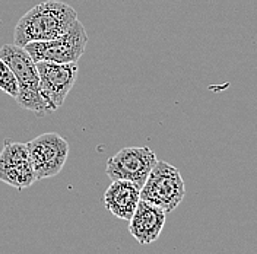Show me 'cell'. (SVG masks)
<instances>
[{
	"label": "cell",
	"instance_id": "obj_1",
	"mask_svg": "<svg viewBox=\"0 0 257 254\" xmlns=\"http://www.w3.org/2000/svg\"><path fill=\"white\" fill-rule=\"evenodd\" d=\"M78 21V12L64 2L46 0L35 5L16 22L14 44L24 47L32 41L54 40Z\"/></svg>",
	"mask_w": 257,
	"mask_h": 254
},
{
	"label": "cell",
	"instance_id": "obj_2",
	"mask_svg": "<svg viewBox=\"0 0 257 254\" xmlns=\"http://www.w3.org/2000/svg\"><path fill=\"white\" fill-rule=\"evenodd\" d=\"M0 59L9 66L18 82L16 102L37 117H46L51 114L44 98L40 94V78L37 63L32 60L28 51L16 44H5L0 47Z\"/></svg>",
	"mask_w": 257,
	"mask_h": 254
},
{
	"label": "cell",
	"instance_id": "obj_3",
	"mask_svg": "<svg viewBox=\"0 0 257 254\" xmlns=\"http://www.w3.org/2000/svg\"><path fill=\"white\" fill-rule=\"evenodd\" d=\"M186 196L183 177L174 165L157 161L141 189V200L160 206L165 213L176 209Z\"/></svg>",
	"mask_w": 257,
	"mask_h": 254
},
{
	"label": "cell",
	"instance_id": "obj_4",
	"mask_svg": "<svg viewBox=\"0 0 257 254\" xmlns=\"http://www.w3.org/2000/svg\"><path fill=\"white\" fill-rule=\"evenodd\" d=\"M88 44V34L79 19L73 22L69 31L50 41H32L25 44L35 63L54 62V63H78Z\"/></svg>",
	"mask_w": 257,
	"mask_h": 254
},
{
	"label": "cell",
	"instance_id": "obj_5",
	"mask_svg": "<svg viewBox=\"0 0 257 254\" xmlns=\"http://www.w3.org/2000/svg\"><path fill=\"white\" fill-rule=\"evenodd\" d=\"M37 70L40 78V94L50 111H57L78 79L79 66L78 63L38 62Z\"/></svg>",
	"mask_w": 257,
	"mask_h": 254
},
{
	"label": "cell",
	"instance_id": "obj_6",
	"mask_svg": "<svg viewBox=\"0 0 257 254\" xmlns=\"http://www.w3.org/2000/svg\"><path fill=\"white\" fill-rule=\"evenodd\" d=\"M27 148L37 181L59 174L69 157V143L54 132L37 136L27 143Z\"/></svg>",
	"mask_w": 257,
	"mask_h": 254
},
{
	"label": "cell",
	"instance_id": "obj_7",
	"mask_svg": "<svg viewBox=\"0 0 257 254\" xmlns=\"http://www.w3.org/2000/svg\"><path fill=\"white\" fill-rule=\"evenodd\" d=\"M157 161V155L151 148L130 146L118 151L107 161L105 173L112 181L127 180L142 189Z\"/></svg>",
	"mask_w": 257,
	"mask_h": 254
},
{
	"label": "cell",
	"instance_id": "obj_8",
	"mask_svg": "<svg viewBox=\"0 0 257 254\" xmlns=\"http://www.w3.org/2000/svg\"><path fill=\"white\" fill-rule=\"evenodd\" d=\"M165 218L167 213L160 206L146 200H139L128 221V232L139 244H151L160 238L165 225Z\"/></svg>",
	"mask_w": 257,
	"mask_h": 254
},
{
	"label": "cell",
	"instance_id": "obj_9",
	"mask_svg": "<svg viewBox=\"0 0 257 254\" xmlns=\"http://www.w3.org/2000/svg\"><path fill=\"white\" fill-rule=\"evenodd\" d=\"M139 200L141 189L127 180H114L104 194L105 209L123 221H130Z\"/></svg>",
	"mask_w": 257,
	"mask_h": 254
},
{
	"label": "cell",
	"instance_id": "obj_10",
	"mask_svg": "<svg viewBox=\"0 0 257 254\" xmlns=\"http://www.w3.org/2000/svg\"><path fill=\"white\" fill-rule=\"evenodd\" d=\"M0 181L15 187L16 190H24L32 186L37 181V177L31 165V159L0 168Z\"/></svg>",
	"mask_w": 257,
	"mask_h": 254
},
{
	"label": "cell",
	"instance_id": "obj_11",
	"mask_svg": "<svg viewBox=\"0 0 257 254\" xmlns=\"http://www.w3.org/2000/svg\"><path fill=\"white\" fill-rule=\"evenodd\" d=\"M0 91H3L5 94H8L12 98H16L18 91H19L15 75L2 59H0Z\"/></svg>",
	"mask_w": 257,
	"mask_h": 254
}]
</instances>
